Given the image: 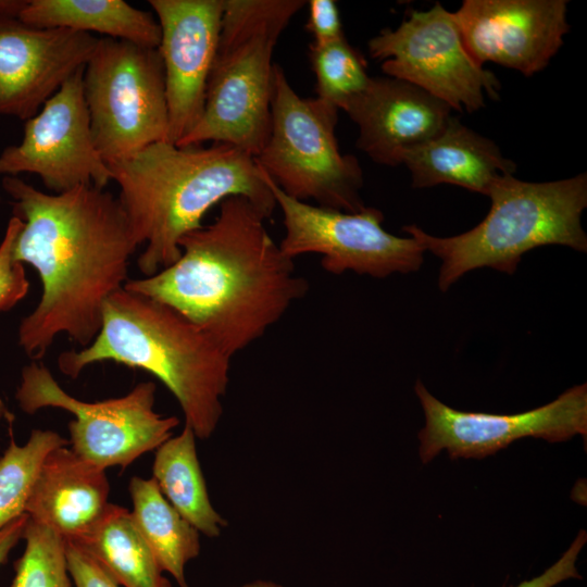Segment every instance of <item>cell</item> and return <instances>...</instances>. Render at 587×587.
<instances>
[{
	"instance_id": "16",
	"label": "cell",
	"mask_w": 587,
	"mask_h": 587,
	"mask_svg": "<svg viewBox=\"0 0 587 587\" xmlns=\"http://www.w3.org/2000/svg\"><path fill=\"white\" fill-rule=\"evenodd\" d=\"M99 38L68 28H40L0 16V115L27 121L79 68Z\"/></svg>"
},
{
	"instance_id": "24",
	"label": "cell",
	"mask_w": 587,
	"mask_h": 587,
	"mask_svg": "<svg viewBox=\"0 0 587 587\" xmlns=\"http://www.w3.org/2000/svg\"><path fill=\"white\" fill-rule=\"evenodd\" d=\"M13 419L8 421L10 441L0 457V530L25 514L27 501L48 454L68 445V440L54 430L33 429L27 441L20 446L13 435Z\"/></svg>"
},
{
	"instance_id": "22",
	"label": "cell",
	"mask_w": 587,
	"mask_h": 587,
	"mask_svg": "<svg viewBox=\"0 0 587 587\" xmlns=\"http://www.w3.org/2000/svg\"><path fill=\"white\" fill-rule=\"evenodd\" d=\"M128 490L133 521L160 567L179 587H189L185 567L200 553V533L165 499L153 477L133 476Z\"/></svg>"
},
{
	"instance_id": "30",
	"label": "cell",
	"mask_w": 587,
	"mask_h": 587,
	"mask_svg": "<svg viewBox=\"0 0 587 587\" xmlns=\"http://www.w3.org/2000/svg\"><path fill=\"white\" fill-rule=\"evenodd\" d=\"M587 541L586 530L580 529L561 558L542 574L520 583L514 587H553L569 578H582L576 567L580 550ZM513 587V586H512Z\"/></svg>"
},
{
	"instance_id": "8",
	"label": "cell",
	"mask_w": 587,
	"mask_h": 587,
	"mask_svg": "<svg viewBox=\"0 0 587 587\" xmlns=\"http://www.w3.org/2000/svg\"><path fill=\"white\" fill-rule=\"evenodd\" d=\"M83 87L92 140L108 165L167 141L165 77L158 48L99 38L84 68Z\"/></svg>"
},
{
	"instance_id": "25",
	"label": "cell",
	"mask_w": 587,
	"mask_h": 587,
	"mask_svg": "<svg viewBox=\"0 0 587 587\" xmlns=\"http://www.w3.org/2000/svg\"><path fill=\"white\" fill-rule=\"evenodd\" d=\"M309 60L319 98L339 105L369 85L367 62L346 36L326 43H311Z\"/></svg>"
},
{
	"instance_id": "3",
	"label": "cell",
	"mask_w": 587,
	"mask_h": 587,
	"mask_svg": "<svg viewBox=\"0 0 587 587\" xmlns=\"http://www.w3.org/2000/svg\"><path fill=\"white\" fill-rule=\"evenodd\" d=\"M108 166L137 242L145 245L137 260L143 277L172 265L180 239L226 198L246 197L268 217L276 207L254 158L228 143L160 141Z\"/></svg>"
},
{
	"instance_id": "20",
	"label": "cell",
	"mask_w": 587,
	"mask_h": 587,
	"mask_svg": "<svg viewBox=\"0 0 587 587\" xmlns=\"http://www.w3.org/2000/svg\"><path fill=\"white\" fill-rule=\"evenodd\" d=\"M40 28H68L158 48L161 29L150 12L123 0H28L18 15Z\"/></svg>"
},
{
	"instance_id": "12",
	"label": "cell",
	"mask_w": 587,
	"mask_h": 587,
	"mask_svg": "<svg viewBox=\"0 0 587 587\" xmlns=\"http://www.w3.org/2000/svg\"><path fill=\"white\" fill-rule=\"evenodd\" d=\"M425 416L419 434L420 457L432 461L446 449L451 459H483L524 437L561 442L587 436V384L563 391L553 401L516 414L464 412L435 398L417 379L414 386Z\"/></svg>"
},
{
	"instance_id": "17",
	"label": "cell",
	"mask_w": 587,
	"mask_h": 587,
	"mask_svg": "<svg viewBox=\"0 0 587 587\" xmlns=\"http://www.w3.org/2000/svg\"><path fill=\"white\" fill-rule=\"evenodd\" d=\"M357 124V147L382 165L402 164V155L436 137L451 117V108L408 82L371 77L358 95L339 105Z\"/></svg>"
},
{
	"instance_id": "9",
	"label": "cell",
	"mask_w": 587,
	"mask_h": 587,
	"mask_svg": "<svg viewBox=\"0 0 587 587\" xmlns=\"http://www.w3.org/2000/svg\"><path fill=\"white\" fill-rule=\"evenodd\" d=\"M157 385L141 382L128 394L102 401H82L67 394L43 364L33 361L21 372L15 399L22 411L35 414L58 408L74 415L68 423L71 449L101 470H124L173 436L176 416L154 410Z\"/></svg>"
},
{
	"instance_id": "6",
	"label": "cell",
	"mask_w": 587,
	"mask_h": 587,
	"mask_svg": "<svg viewBox=\"0 0 587 587\" xmlns=\"http://www.w3.org/2000/svg\"><path fill=\"white\" fill-rule=\"evenodd\" d=\"M305 0H224L202 116L175 146L232 145L255 158L271 129L272 55Z\"/></svg>"
},
{
	"instance_id": "34",
	"label": "cell",
	"mask_w": 587,
	"mask_h": 587,
	"mask_svg": "<svg viewBox=\"0 0 587 587\" xmlns=\"http://www.w3.org/2000/svg\"><path fill=\"white\" fill-rule=\"evenodd\" d=\"M14 417L13 414L9 411L5 402L0 399V423L2 421H9L10 419Z\"/></svg>"
},
{
	"instance_id": "28",
	"label": "cell",
	"mask_w": 587,
	"mask_h": 587,
	"mask_svg": "<svg viewBox=\"0 0 587 587\" xmlns=\"http://www.w3.org/2000/svg\"><path fill=\"white\" fill-rule=\"evenodd\" d=\"M66 542V559L74 587H121L80 546Z\"/></svg>"
},
{
	"instance_id": "11",
	"label": "cell",
	"mask_w": 587,
	"mask_h": 587,
	"mask_svg": "<svg viewBox=\"0 0 587 587\" xmlns=\"http://www.w3.org/2000/svg\"><path fill=\"white\" fill-rule=\"evenodd\" d=\"M262 173L283 213L285 235L279 248L292 260L315 253L328 273L352 271L376 278L421 267L423 248L412 237L385 230L380 210L365 207L359 212H344L310 204L287 196Z\"/></svg>"
},
{
	"instance_id": "31",
	"label": "cell",
	"mask_w": 587,
	"mask_h": 587,
	"mask_svg": "<svg viewBox=\"0 0 587 587\" xmlns=\"http://www.w3.org/2000/svg\"><path fill=\"white\" fill-rule=\"evenodd\" d=\"M27 520L28 516L25 513L0 530V566L7 561L12 549L22 539Z\"/></svg>"
},
{
	"instance_id": "19",
	"label": "cell",
	"mask_w": 587,
	"mask_h": 587,
	"mask_svg": "<svg viewBox=\"0 0 587 587\" xmlns=\"http://www.w3.org/2000/svg\"><path fill=\"white\" fill-rule=\"evenodd\" d=\"M402 164L411 173L413 188L452 184L485 196L497 178L516 171L492 140L452 115L436 137L408 149Z\"/></svg>"
},
{
	"instance_id": "13",
	"label": "cell",
	"mask_w": 587,
	"mask_h": 587,
	"mask_svg": "<svg viewBox=\"0 0 587 587\" xmlns=\"http://www.w3.org/2000/svg\"><path fill=\"white\" fill-rule=\"evenodd\" d=\"M84 68L25 122L22 141L0 154V174H36L55 193L88 185L104 189L112 180L111 171L92 140L84 97Z\"/></svg>"
},
{
	"instance_id": "7",
	"label": "cell",
	"mask_w": 587,
	"mask_h": 587,
	"mask_svg": "<svg viewBox=\"0 0 587 587\" xmlns=\"http://www.w3.org/2000/svg\"><path fill=\"white\" fill-rule=\"evenodd\" d=\"M339 109L319 97L302 98L284 70L273 66L271 129L254 158L287 196L344 212L365 208L363 171L352 154L341 153L336 138Z\"/></svg>"
},
{
	"instance_id": "5",
	"label": "cell",
	"mask_w": 587,
	"mask_h": 587,
	"mask_svg": "<svg viewBox=\"0 0 587 587\" xmlns=\"http://www.w3.org/2000/svg\"><path fill=\"white\" fill-rule=\"evenodd\" d=\"M487 197L491 207L472 229L437 237L411 224L403 227L424 251L441 260L438 287L446 292L465 273L482 268L514 274L522 255L547 245L587 251L582 214L587 207V173L532 183L502 175Z\"/></svg>"
},
{
	"instance_id": "1",
	"label": "cell",
	"mask_w": 587,
	"mask_h": 587,
	"mask_svg": "<svg viewBox=\"0 0 587 587\" xmlns=\"http://www.w3.org/2000/svg\"><path fill=\"white\" fill-rule=\"evenodd\" d=\"M2 187L23 222L14 259L32 265L42 284L38 304L18 325L20 347L33 361L62 334L87 347L139 247L118 197L92 185L50 195L17 176H4Z\"/></svg>"
},
{
	"instance_id": "10",
	"label": "cell",
	"mask_w": 587,
	"mask_h": 587,
	"mask_svg": "<svg viewBox=\"0 0 587 587\" xmlns=\"http://www.w3.org/2000/svg\"><path fill=\"white\" fill-rule=\"evenodd\" d=\"M367 50L386 76L415 85L451 110L472 113L485 107V93L499 98V79L472 58L453 12L439 2L412 10L395 29H382Z\"/></svg>"
},
{
	"instance_id": "23",
	"label": "cell",
	"mask_w": 587,
	"mask_h": 587,
	"mask_svg": "<svg viewBox=\"0 0 587 587\" xmlns=\"http://www.w3.org/2000/svg\"><path fill=\"white\" fill-rule=\"evenodd\" d=\"M121 587H172L138 532L130 511L110 503L99 522L78 541Z\"/></svg>"
},
{
	"instance_id": "15",
	"label": "cell",
	"mask_w": 587,
	"mask_h": 587,
	"mask_svg": "<svg viewBox=\"0 0 587 587\" xmlns=\"http://www.w3.org/2000/svg\"><path fill=\"white\" fill-rule=\"evenodd\" d=\"M161 29L167 141L176 145L200 121L214 61L224 0H150Z\"/></svg>"
},
{
	"instance_id": "21",
	"label": "cell",
	"mask_w": 587,
	"mask_h": 587,
	"mask_svg": "<svg viewBox=\"0 0 587 587\" xmlns=\"http://www.w3.org/2000/svg\"><path fill=\"white\" fill-rule=\"evenodd\" d=\"M196 435L185 424L154 454L152 477L165 499L200 534L216 538L227 521L213 508L197 455Z\"/></svg>"
},
{
	"instance_id": "26",
	"label": "cell",
	"mask_w": 587,
	"mask_h": 587,
	"mask_svg": "<svg viewBox=\"0 0 587 587\" xmlns=\"http://www.w3.org/2000/svg\"><path fill=\"white\" fill-rule=\"evenodd\" d=\"M24 552L14 565L11 587H74L65 539L51 527L27 520Z\"/></svg>"
},
{
	"instance_id": "27",
	"label": "cell",
	"mask_w": 587,
	"mask_h": 587,
	"mask_svg": "<svg viewBox=\"0 0 587 587\" xmlns=\"http://www.w3.org/2000/svg\"><path fill=\"white\" fill-rule=\"evenodd\" d=\"M23 226L20 217L12 215L0 242V312L15 307L29 289L24 264L14 259V243Z\"/></svg>"
},
{
	"instance_id": "18",
	"label": "cell",
	"mask_w": 587,
	"mask_h": 587,
	"mask_svg": "<svg viewBox=\"0 0 587 587\" xmlns=\"http://www.w3.org/2000/svg\"><path fill=\"white\" fill-rule=\"evenodd\" d=\"M109 494L105 471L63 446L46 458L25 513L65 540L78 541L105 513Z\"/></svg>"
},
{
	"instance_id": "33",
	"label": "cell",
	"mask_w": 587,
	"mask_h": 587,
	"mask_svg": "<svg viewBox=\"0 0 587 587\" xmlns=\"http://www.w3.org/2000/svg\"><path fill=\"white\" fill-rule=\"evenodd\" d=\"M234 587H284V586L280 584L271 582V580L258 579V580L248 582L242 585L234 586Z\"/></svg>"
},
{
	"instance_id": "14",
	"label": "cell",
	"mask_w": 587,
	"mask_h": 587,
	"mask_svg": "<svg viewBox=\"0 0 587 587\" xmlns=\"http://www.w3.org/2000/svg\"><path fill=\"white\" fill-rule=\"evenodd\" d=\"M566 0H464L453 12L482 66L494 62L532 76L548 66L570 30Z\"/></svg>"
},
{
	"instance_id": "29",
	"label": "cell",
	"mask_w": 587,
	"mask_h": 587,
	"mask_svg": "<svg viewBox=\"0 0 587 587\" xmlns=\"http://www.w3.org/2000/svg\"><path fill=\"white\" fill-rule=\"evenodd\" d=\"M307 30L313 43H326L345 36L338 7L334 0H310Z\"/></svg>"
},
{
	"instance_id": "2",
	"label": "cell",
	"mask_w": 587,
	"mask_h": 587,
	"mask_svg": "<svg viewBox=\"0 0 587 587\" xmlns=\"http://www.w3.org/2000/svg\"><path fill=\"white\" fill-rule=\"evenodd\" d=\"M218 205L213 223L180 239L172 265L124 289L171 307L233 358L303 298L309 283L271 237L261 209L242 196Z\"/></svg>"
},
{
	"instance_id": "4",
	"label": "cell",
	"mask_w": 587,
	"mask_h": 587,
	"mask_svg": "<svg viewBox=\"0 0 587 587\" xmlns=\"http://www.w3.org/2000/svg\"><path fill=\"white\" fill-rule=\"evenodd\" d=\"M230 360L180 313L123 287L105 301L92 342L62 352L58 366L74 379L87 366L105 361L146 371L173 394L196 437L208 439L223 414Z\"/></svg>"
},
{
	"instance_id": "32",
	"label": "cell",
	"mask_w": 587,
	"mask_h": 587,
	"mask_svg": "<svg viewBox=\"0 0 587 587\" xmlns=\"http://www.w3.org/2000/svg\"><path fill=\"white\" fill-rule=\"evenodd\" d=\"M28 0H0V16H17Z\"/></svg>"
}]
</instances>
